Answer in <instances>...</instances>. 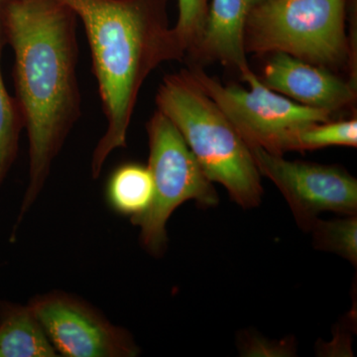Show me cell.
Here are the masks:
<instances>
[{
    "instance_id": "obj_13",
    "label": "cell",
    "mask_w": 357,
    "mask_h": 357,
    "mask_svg": "<svg viewBox=\"0 0 357 357\" xmlns=\"http://www.w3.org/2000/svg\"><path fill=\"white\" fill-rule=\"evenodd\" d=\"M6 46V38L0 25V185L17 158L21 132L25 129L20 102L7 91L2 75V52Z\"/></svg>"
},
{
    "instance_id": "obj_18",
    "label": "cell",
    "mask_w": 357,
    "mask_h": 357,
    "mask_svg": "<svg viewBox=\"0 0 357 357\" xmlns=\"http://www.w3.org/2000/svg\"><path fill=\"white\" fill-rule=\"evenodd\" d=\"M4 0H0V3H1V2H3Z\"/></svg>"
},
{
    "instance_id": "obj_16",
    "label": "cell",
    "mask_w": 357,
    "mask_h": 357,
    "mask_svg": "<svg viewBox=\"0 0 357 357\" xmlns=\"http://www.w3.org/2000/svg\"><path fill=\"white\" fill-rule=\"evenodd\" d=\"M178 22L174 27L185 53H196L208 18V0H178Z\"/></svg>"
},
{
    "instance_id": "obj_10",
    "label": "cell",
    "mask_w": 357,
    "mask_h": 357,
    "mask_svg": "<svg viewBox=\"0 0 357 357\" xmlns=\"http://www.w3.org/2000/svg\"><path fill=\"white\" fill-rule=\"evenodd\" d=\"M263 0H213L196 53L236 68L248 69L245 27L251 11Z\"/></svg>"
},
{
    "instance_id": "obj_2",
    "label": "cell",
    "mask_w": 357,
    "mask_h": 357,
    "mask_svg": "<svg viewBox=\"0 0 357 357\" xmlns=\"http://www.w3.org/2000/svg\"><path fill=\"white\" fill-rule=\"evenodd\" d=\"M83 22L107 129L93 150L91 176L128 145L138 96L148 76L184 49L169 24L167 0H62Z\"/></svg>"
},
{
    "instance_id": "obj_4",
    "label": "cell",
    "mask_w": 357,
    "mask_h": 357,
    "mask_svg": "<svg viewBox=\"0 0 357 357\" xmlns=\"http://www.w3.org/2000/svg\"><path fill=\"white\" fill-rule=\"evenodd\" d=\"M347 0H263L245 27V51L332 65L347 56Z\"/></svg>"
},
{
    "instance_id": "obj_5",
    "label": "cell",
    "mask_w": 357,
    "mask_h": 357,
    "mask_svg": "<svg viewBox=\"0 0 357 357\" xmlns=\"http://www.w3.org/2000/svg\"><path fill=\"white\" fill-rule=\"evenodd\" d=\"M146 128L153 199L144 213L130 218V222L140 227L143 248L159 258L168 243L167 222L176 208L188 201L211 208L217 206L220 199L182 134L166 115L157 109Z\"/></svg>"
},
{
    "instance_id": "obj_1",
    "label": "cell",
    "mask_w": 357,
    "mask_h": 357,
    "mask_svg": "<svg viewBox=\"0 0 357 357\" xmlns=\"http://www.w3.org/2000/svg\"><path fill=\"white\" fill-rule=\"evenodd\" d=\"M77 16L62 0H4L0 25L29 139V183L18 223L36 202L82 115Z\"/></svg>"
},
{
    "instance_id": "obj_8",
    "label": "cell",
    "mask_w": 357,
    "mask_h": 357,
    "mask_svg": "<svg viewBox=\"0 0 357 357\" xmlns=\"http://www.w3.org/2000/svg\"><path fill=\"white\" fill-rule=\"evenodd\" d=\"M59 356L135 357L140 349L126 328L114 326L88 303L70 294L36 296L29 302Z\"/></svg>"
},
{
    "instance_id": "obj_17",
    "label": "cell",
    "mask_w": 357,
    "mask_h": 357,
    "mask_svg": "<svg viewBox=\"0 0 357 357\" xmlns=\"http://www.w3.org/2000/svg\"><path fill=\"white\" fill-rule=\"evenodd\" d=\"M237 347L243 356H294L297 351L293 337L274 342L250 331L241 333Z\"/></svg>"
},
{
    "instance_id": "obj_3",
    "label": "cell",
    "mask_w": 357,
    "mask_h": 357,
    "mask_svg": "<svg viewBox=\"0 0 357 357\" xmlns=\"http://www.w3.org/2000/svg\"><path fill=\"white\" fill-rule=\"evenodd\" d=\"M156 105L182 134L211 183L222 185L246 210L261 204V175L250 148L189 70L164 77Z\"/></svg>"
},
{
    "instance_id": "obj_7",
    "label": "cell",
    "mask_w": 357,
    "mask_h": 357,
    "mask_svg": "<svg viewBox=\"0 0 357 357\" xmlns=\"http://www.w3.org/2000/svg\"><path fill=\"white\" fill-rule=\"evenodd\" d=\"M250 151L260 175L278 188L304 231L309 232L323 213L357 215V180L344 169L289 161L283 155L258 147H251Z\"/></svg>"
},
{
    "instance_id": "obj_12",
    "label": "cell",
    "mask_w": 357,
    "mask_h": 357,
    "mask_svg": "<svg viewBox=\"0 0 357 357\" xmlns=\"http://www.w3.org/2000/svg\"><path fill=\"white\" fill-rule=\"evenodd\" d=\"M153 178L148 166L139 163L122 164L110 174L105 188V199L112 211L124 217H139L153 199Z\"/></svg>"
},
{
    "instance_id": "obj_14",
    "label": "cell",
    "mask_w": 357,
    "mask_h": 357,
    "mask_svg": "<svg viewBox=\"0 0 357 357\" xmlns=\"http://www.w3.org/2000/svg\"><path fill=\"white\" fill-rule=\"evenodd\" d=\"M312 246L321 251L335 253L357 265V215L314 220L309 229Z\"/></svg>"
},
{
    "instance_id": "obj_6",
    "label": "cell",
    "mask_w": 357,
    "mask_h": 357,
    "mask_svg": "<svg viewBox=\"0 0 357 357\" xmlns=\"http://www.w3.org/2000/svg\"><path fill=\"white\" fill-rule=\"evenodd\" d=\"M199 84L234 124L249 148L258 147L272 154L293 150L302 129L328 121L332 112L299 105L275 93L250 69L241 73L249 89L225 86L201 69L189 70Z\"/></svg>"
},
{
    "instance_id": "obj_11",
    "label": "cell",
    "mask_w": 357,
    "mask_h": 357,
    "mask_svg": "<svg viewBox=\"0 0 357 357\" xmlns=\"http://www.w3.org/2000/svg\"><path fill=\"white\" fill-rule=\"evenodd\" d=\"M57 356L29 304L0 301V357Z\"/></svg>"
},
{
    "instance_id": "obj_15",
    "label": "cell",
    "mask_w": 357,
    "mask_h": 357,
    "mask_svg": "<svg viewBox=\"0 0 357 357\" xmlns=\"http://www.w3.org/2000/svg\"><path fill=\"white\" fill-rule=\"evenodd\" d=\"M357 145V121H344L314 123L300 131L294 141L293 150H314L330 146Z\"/></svg>"
},
{
    "instance_id": "obj_9",
    "label": "cell",
    "mask_w": 357,
    "mask_h": 357,
    "mask_svg": "<svg viewBox=\"0 0 357 357\" xmlns=\"http://www.w3.org/2000/svg\"><path fill=\"white\" fill-rule=\"evenodd\" d=\"M261 82L302 105L330 112L349 105L356 96L351 84L340 77L285 53L270 59Z\"/></svg>"
}]
</instances>
